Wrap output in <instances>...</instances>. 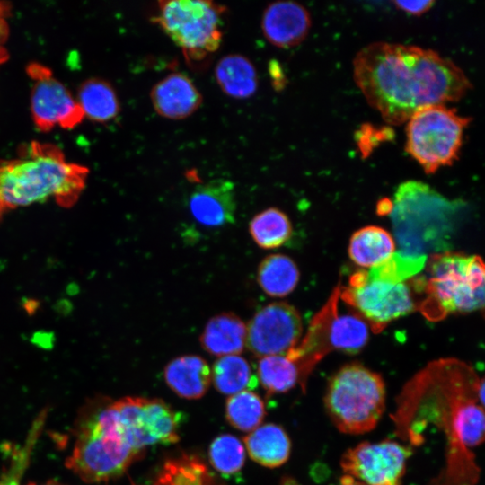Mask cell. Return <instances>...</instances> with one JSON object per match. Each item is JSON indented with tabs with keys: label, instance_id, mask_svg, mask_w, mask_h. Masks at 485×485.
<instances>
[{
	"label": "cell",
	"instance_id": "6da1fadb",
	"mask_svg": "<svg viewBox=\"0 0 485 485\" xmlns=\"http://www.w3.org/2000/svg\"><path fill=\"white\" fill-rule=\"evenodd\" d=\"M394 432L410 446L426 432L441 433L445 463L429 485H476L480 468L474 449L484 440V379L457 358L429 362L402 387L391 414Z\"/></svg>",
	"mask_w": 485,
	"mask_h": 485
},
{
	"label": "cell",
	"instance_id": "7a4b0ae2",
	"mask_svg": "<svg viewBox=\"0 0 485 485\" xmlns=\"http://www.w3.org/2000/svg\"><path fill=\"white\" fill-rule=\"evenodd\" d=\"M353 73L366 101L392 125L425 107L457 101L472 87L464 72L436 51L388 42L357 52Z\"/></svg>",
	"mask_w": 485,
	"mask_h": 485
},
{
	"label": "cell",
	"instance_id": "3957f363",
	"mask_svg": "<svg viewBox=\"0 0 485 485\" xmlns=\"http://www.w3.org/2000/svg\"><path fill=\"white\" fill-rule=\"evenodd\" d=\"M467 204L445 198L429 185L407 181L400 184L389 213L401 256L428 259L450 251Z\"/></svg>",
	"mask_w": 485,
	"mask_h": 485
},
{
	"label": "cell",
	"instance_id": "277c9868",
	"mask_svg": "<svg viewBox=\"0 0 485 485\" xmlns=\"http://www.w3.org/2000/svg\"><path fill=\"white\" fill-rule=\"evenodd\" d=\"M22 157L0 161V207L9 208L55 198L63 207H72L85 184L88 169L66 163L62 151L51 144L32 142Z\"/></svg>",
	"mask_w": 485,
	"mask_h": 485
},
{
	"label": "cell",
	"instance_id": "5b68a950",
	"mask_svg": "<svg viewBox=\"0 0 485 485\" xmlns=\"http://www.w3.org/2000/svg\"><path fill=\"white\" fill-rule=\"evenodd\" d=\"M75 436L66 466L86 482L119 476L142 454L129 442L113 402L86 412Z\"/></svg>",
	"mask_w": 485,
	"mask_h": 485
},
{
	"label": "cell",
	"instance_id": "8992f818",
	"mask_svg": "<svg viewBox=\"0 0 485 485\" xmlns=\"http://www.w3.org/2000/svg\"><path fill=\"white\" fill-rule=\"evenodd\" d=\"M426 266V275L418 277L419 309L428 319L483 310L485 271L480 256L450 251L428 256Z\"/></svg>",
	"mask_w": 485,
	"mask_h": 485
},
{
	"label": "cell",
	"instance_id": "52a82bcc",
	"mask_svg": "<svg viewBox=\"0 0 485 485\" xmlns=\"http://www.w3.org/2000/svg\"><path fill=\"white\" fill-rule=\"evenodd\" d=\"M383 377L358 363L340 368L329 380L324 405L342 433L358 435L375 428L385 409Z\"/></svg>",
	"mask_w": 485,
	"mask_h": 485
},
{
	"label": "cell",
	"instance_id": "ba28073f",
	"mask_svg": "<svg viewBox=\"0 0 485 485\" xmlns=\"http://www.w3.org/2000/svg\"><path fill=\"white\" fill-rule=\"evenodd\" d=\"M340 287L337 286L326 304L313 316L304 338L287 355L298 366L301 388L316 365L333 350L356 354L366 344L369 326L357 313H339Z\"/></svg>",
	"mask_w": 485,
	"mask_h": 485
},
{
	"label": "cell",
	"instance_id": "9c48e42d",
	"mask_svg": "<svg viewBox=\"0 0 485 485\" xmlns=\"http://www.w3.org/2000/svg\"><path fill=\"white\" fill-rule=\"evenodd\" d=\"M471 120L445 105L425 107L408 119L406 151L426 173H434L458 159Z\"/></svg>",
	"mask_w": 485,
	"mask_h": 485
},
{
	"label": "cell",
	"instance_id": "30bf717a",
	"mask_svg": "<svg viewBox=\"0 0 485 485\" xmlns=\"http://www.w3.org/2000/svg\"><path fill=\"white\" fill-rule=\"evenodd\" d=\"M420 294L415 277L396 281L360 270L354 273L347 287H340V298L355 309L375 332L391 322L419 308Z\"/></svg>",
	"mask_w": 485,
	"mask_h": 485
},
{
	"label": "cell",
	"instance_id": "8fae6325",
	"mask_svg": "<svg viewBox=\"0 0 485 485\" xmlns=\"http://www.w3.org/2000/svg\"><path fill=\"white\" fill-rule=\"evenodd\" d=\"M225 11L211 1H160L153 20L187 57L199 60L220 47Z\"/></svg>",
	"mask_w": 485,
	"mask_h": 485
},
{
	"label": "cell",
	"instance_id": "7c38bea8",
	"mask_svg": "<svg viewBox=\"0 0 485 485\" xmlns=\"http://www.w3.org/2000/svg\"><path fill=\"white\" fill-rule=\"evenodd\" d=\"M131 445L143 453L146 446L179 440L181 414L158 399L124 397L113 401Z\"/></svg>",
	"mask_w": 485,
	"mask_h": 485
},
{
	"label": "cell",
	"instance_id": "4fadbf2b",
	"mask_svg": "<svg viewBox=\"0 0 485 485\" xmlns=\"http://www.w3.org/2000/svg\"><path fill=\"white\" fill-rule=\"evenodd\" d=\"M412 451L391 439L362 442L341 456L345 474L365 485H401Z\"/></svg>",
	"mask_w": 485,
	"mask_h": 485
},
{
	"label": "cell",
	"instance_id": "5bb4252c",
	"mask_svg": "<svg viewBox=\"0 0 485 485\" xmlns=\"http://www.w3.org/2000/svg\"><path fill=\"white\" fill-rule=\"evenodd\" d=\"M303 322L291 304L275 302L260 308L247 326L246 346L256 357L284 355L300 341Z\"/></svg>",
	"mask_w": 485,
	"mask_h": 485
},
{
	"label": "cell",
	"instance_id": "9a60e30c",
	"mask_svg": "<svg viewBox=\"0 0 485 485\" xmlns=\"http://www.w3.org/2000/svg\"><path fill=\"white\" fill-rule=\"evenodd\" d=\"M27 72L34 79L31 92V112L33 120L42 131H48L58 125L73 128L78 125L84 112L63 84L52 77L48 68L31 64Z\"/></svg>",
	"mask_w": 485,
	"mask_h": 485
},
{
	"label": "cell",
	"instance_id": "2e32d148",
	"mask_svg": "<svg viewBox=\"0 0 485 485\" xmlns=\"http://www.w3.org/2000/svg\"><path fill=\"white\" fill-rule=\"evenodd\" d=\"M311 23L310 13L304 5L294 1H277L264 9L261 31L271 45L289 48L305 39Z\"/></svg>",
	"mask_w": 485,
	"mask_h": 485
},
{
	"label": "cell",
	"instance_id": "e0dca14e",
	"mask_svg": "<svg viewBox=\"0 0 485 485\" xmlns=\"http://www.w3.org/2000/svg\"><path fill=\"white\" fill-rule=\"evenodd\" d=\"M189 207L192 216L207 227H222L234 222L236 199L232 181L216 179L198 185Z\"/></svg>",
	"mask_w": 485,
	"mask_h": 485
},
{
	"label": "cell",
	"instance_id": "ac0fdd59",
	"mask_svg": "<svg viewBox=\"0 0 485 485\" xmlns=\"http://www.w3.org/2000/svg\"><path fill=\"white\" fill-rule=\"evenodd\" d=\"M150 100L159 116L174 120L191 116L203 101L192 80L180 72L171 73L158 81L151 89Z\"/></svg>",
	"mask_w": 485,
	"mask_h": 485
},
{
	"label": "cell",
	"instance_id": "d6986e66",
	"mask_svg": "<svg viewBox=\"0 0 485 485\" xmlns=\"http://www.w3.org/2000/svg\"><path fill=\"white\" fill-rule=\"evenodd\" d=\"M168 386L185 399H198L207 391L211 370L199 356L184 355L170 361L163 372Z\"/></svg>",
	"mask_w": 485,
	"mask_h": 485
},
{
	"label": "cell",
	"instance_id": "ffe728a7",
	"mask_svg": "<svg viewBox=\"0 0 485 485\" xmlns=\"http://www.w3.org/2000/svg\"><path fill=\"white\" fill-rule=\"evenodd\" d=\"M247 326L236 314L222 313L206 324L199 340L209 354L225 357L238 355L246 346Z\"/></svg>",
	"mask_w": 485,
	"mask_h": 485
},
{
	"label": "cell",
	"instance_id": "44dd1931",
	"mask_svg": "<svg viewBox=\"0 0 485 485\" xmlns=\"http://www.w3.org/2000/svg\"><path fill=\"white\" fill-rule=\"evenodd\" d=\"M216 81L227 96L243 100L251 97L258 89V74L253 63L240 54H229L215 66Z\"/></svg>",
	"mask_w": 485,
	"mask_h": 485
},
{
	"label": "cell",
	"instance_id": "7402d4cb",
	"mask_svg": "<svg viewBox=\"0 0 485 485\" xmlns=\"http://www.w3.org/2000/svg\"><path fill=\"white\" fill-rule=\"evenodd\" d=\"M396 251L392 235L376 225H367L356 231L350 237L348 255L362 268L372 269L387 261Z\"/></svg>",
	"mask_w": 485,
	"mask_h": 485
},
{
	"label": "cell",
	"instance_id": "603a6c76",
	"mask_svg": "<svg viewBox=\"0 0 485 485\" xmlns=\"http://www.w3.org/2000/svg\"><path fill=\"white\" fill-rule=\"evenodd\" d=\"M244 444L250 457L265 467H278L290 455V439L286 431L276 424L259 426L245 436Z\"/></svg>",
	"mask_w": 485,
	"mask_h": 485
},
{
	"label": "cell",
	"instance_id": "cb8c5ba5",
	"mask_svg": "<svg viewBox=\"0 0 485 485\" xmlns=\"http://www.w3.org/2000/svg\"><path fill=\"white\" fill-rule=\"evenodd\" d=\"M295 261L284 254H270L260 263L257 281L269 296L283 297L293 292L299 281Z\"/></svg>",
	"mask_w": 485,
	"mask_h": 485
},
{
	"label": "cell",
	"instance_id": "d4e9b609",
	"mask_svg": "<svg viewBox=\"0 0 485 485\" xmlns=\"http://www.w3.org/2000/svg\"><path fill=\"white\" fill-rule=\"evenodd\" d=\"M211 380L218 392L231 396L253 390L259 382L250 364L239 355L219 357L213 365Z\"/></svg>",
	"mask_w": 485,
	"mask_h": 485
},
{
	"label": "cell",
	"instance_id": "484cf974",
	"mask_svg": "<svg viewBox=\"0 0 485 485\" xmlns=\"http://www.w3.org/2000/svg\"><path fill=\"white\" fill-rule=\"evenodd\" d=\"M78 104L84 115L98 122L114 119L119 111V102L113 87L106 81L90 79L80 87Z\"/></svg>",
	"mask_w": 485,
	"mask_h": 485
},
{
	"label": "cell",
	"instance_id": "4316f807",
	"mask_svg": "<svg viewBox=\"0 0 485 485\" xmlns=\"http://www.w3.org/2000/svg\"><path fill=\"white\" fill-rule=\"evenodd\" d=\"M256 375L269 394L284 393L301 384L299 367L287 354L260 357Z\"/></svg>",
	"mask_w": 485,
	"mask_h": 485
},
{
	"label": "cell",
	"instance_id": "83f0119b",
	"mask_svg": "<svg viewBox=\"0 0 485 485\" xmlns=\"http://www.w3.org/2000/svg\"><path fill=\"white\" fill-rule=\"evenodd\" d=\"M154 485H218L198 457L182 454L167 461Z\"/></svg>",
	"mask_w": 485,
	"mask_h": 485
},
{
	"label": "cell",
	"instance_id": "f1b7e54d",
	"mask_svg": "<svg viewBox=\"0 0 485 485\" xmlns=\"http://www.w3.org/2000/svg\"><path fill=\"white\" fill-rule=\"evenodd\" d=\"M249 232L259 247L269 250L283 245L290 238L292 226L284 212L269 207L252 217Z\"/></svg>",
	"mask_w": 485,
	"mask_h": 485
},
{
	"label": "cell",
	"instance_id": "f546056e",
	"mask_svg": "<svg viewBox=\"0 0 485 485\" xmlns=\"http://www.w3.org/2000/svg\"><path fill=\"white\" fill-rule=\"evenodd\" d=\"M225 416L234 428L244 432H251L264 419V402L257 393L251 391L241 392L228 398Z\"/></svg>",
	"mask_w": 485,
	"mask_h": 485
},
{
	"label": "cell",
	"instance_id": "4dcf8cb0",
	"mask_svg": "<svg viewBox=\"0 0 485 485\" xmlns=\"http://www.w3.org/2000/svg\"><path fill=\"white\" fill-rule=\"evenodd\" d=\"M208 454L213 468L225 477L238 473L245 461L244 446L230 434L216 436L210 445Z\"/></svg>",
	"mask_w": 485,
	"mask_h": 485
},
{
	"label": "cell",
	"instance_id": "1f68e13d",
	"mask_svg": "<svg viewBox=\"0 0 485 485\" xmlns=\"http://www.w3.org/2000/svg\"><path fill=\"white\" fill-rule=\"evenodd\" d=\"M45 419L46 410H43L33 421L24 444L13 451L10 464L0 476V485H22V477L29 465L33 447L42 430Z\"/></svg>",
	"mask_w": 485,
	"mask_h": 485
},
{
	"label": "cell",
	"instance_id": "d6a6232c",
	"mask_svg": "<svg viewBox=\"0 0 485 485\" xmlns=\"http://www.w3.org/2000/svg\"><path fill=\"white\" fill-rule=\"evenodd\" d=\"M395 6L411 15H421L428 12L435 4L432 0L428 1H394Z\"/></svg>",
	"mask_w": 485,
	"mask_h": 485
},
{
	"label": "cell",
	"instance_id": "836d02e7",
	"mask_svg": "<svg viewBox=\"0 0 485 485\" xmlns=\"http://www.w3.org/2000/svg\"><path fill=\"white\" fill-rule=\"evenodd\" d=\"M339 485H365V484L354 479L353 477L345 474L340 478Z\"/></svg>",
	"mask_w": 485,
	"mask_h": 485
},
{
	"label": "cell",
	"instance_id": "e575fe53",
	"mask_svg": "<svg viewBox=\"0 0 485 485\" xmlns=\"http://www.w3.org/2000/svg\"><path fill=\"white\" fill-rule=\"evenodd\" d=\"M27 485H39V484H36V483H29ZM40 485H63L61 484L60 482L57 481H48L45 483H42V484H40Z\"/></svg>",
	"mask_w": 485,
	"mask_h": 485
},
{
	"label": "cell",
	"instance_id": "d590c367",
	"mask_svg": "<svg viewBox=\"0 0 485 485\" xmlns=\"http://www.w3.org/2000/svg\"><path fill=\"white\" fill-rule=\"evenodd\" d=\"M6 58L4 50L0 48V63H2Z\"/></svg>",
	"mask_w": 485,
	"mask_h": 485
},
{
	"label": "cell",
	"instance_id": "8d00e7d4",
	"mask_svg": "<svg viewBox=\"0 0 485 485\" xmlns=\"http://www.w3.org/2000/svg\"><path fill=\"white\" fill-rule=\"evenodd\" d=\"M2 216V211H1V209H0V216Z\"/></svg>",
	"mask_w": 485,
	"mask_h": 485
}]
</instances>
